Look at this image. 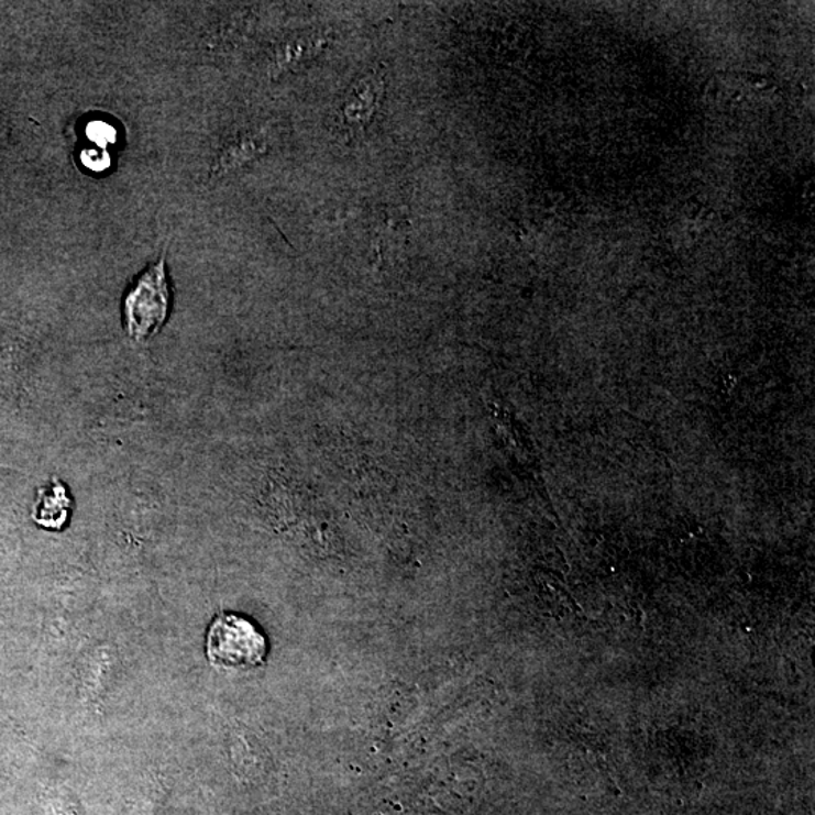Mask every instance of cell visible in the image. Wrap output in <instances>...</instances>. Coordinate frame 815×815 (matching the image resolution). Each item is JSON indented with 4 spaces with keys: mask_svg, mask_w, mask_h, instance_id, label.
Returning a JSON list of instances; mask_svg holds the SVG:
<instances>
[{
    "mask_svg": "<svg viewBox=\"0 0 815 815\" xmlns=\"http://www.w3.org/2000/svg\"><path fill=\"white\" fill-rule=\"evenodd\" d=\"M172 308V287L166 271V253L145 267L125 290L121 315L128 338L145 343L164 328Z\"/></svg>",
    "mask_w": 815,
    "mask_h": 815,
    "instance_id": "1",
    "label": "cell"
},
{
    "mask_svg": "<svg viewBox=\"0 0 815 815\" xmlns=\"http://www.w3.org/2000/svg\"><path fill=\"white\" fill-rule=\"evenodd\" d=\"M266 650L265 636L243 616H218L207 632V657L217 668L258 667L265 660Z\"/></svg>",
    "mask_w": 815,
    "mask_h": 815,
    "instance_id": "2",
    "label": "cell"
},
{
    "mask_svg": "<svg viewBox=\"0 0 815 815\" xmlns=\"http://www.w3.org/2000/svg\"><path fill=\"white\" fill-rule=\"evenodd\" d=\"M71 509L73 500L68 489L55 477L51 484L38 491L32 517L44 529L60 530L70 520Z\"/></svg>",
    "mask_w": 815,
    "mask_h": 815,
    "instance_id": "3",
    "label": "cell"
},
{
    "mask_svg": "<svg viewBox=\"0 0 815 815\" xmlns=\"http://www.w3.org/2000/svg\"><path fill=\"white\" fill-rule=\"evenodd\" d=\"M381 77L368 76L366 80H361L359 87L352 89V95L343 107V119L346 125H351V131H356V125L368 123L376 104H378L383 82Z\"/></svg>",
    "mask_w": 815,
    "mask_h": 815,
    "instance_id": "4",
    "label": "cell"
},
{
    "mask_svg": "<svg viewBox=\"0 0 815 815\" xmlns=\"http://www.w3.org/2000/svg\"><path fill=\"white\" fill-rule=\"evenodd\" d=\"M85 133H87L88 140L95 142L100 148H104L107 145L115 144L117 142L115 128H112L107 121H91V123H88L87 129H85Z\"/></svg>",
    "mask_w": 815,
    "mask_h": 815,
    "instance_id": "5",
    "label": "cell"
},
{
    "mask_svg": "<svg viewBox=\"0 0 815 815\" xmlns=\"http://www.w3.org/2000/svg\"><path fill=\"white\" fill-rule=\"evenodd\" d=\"M80 159H82L84 165L87 166V168L97 173L104 172V169H108L109 165H111V157H109L107 152H101L99 154L96 150L91 148H85L82 154H80Z\"/></svg>",
    "mask_w": 815,
    "mask_h": 815,
    "instance_id": "6",
    "label": "cell"
}]
</instances>
